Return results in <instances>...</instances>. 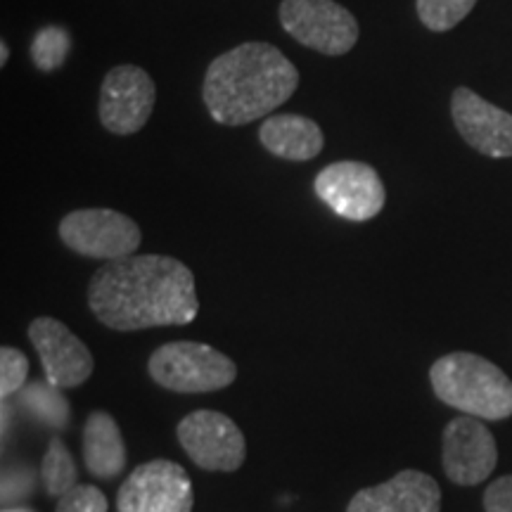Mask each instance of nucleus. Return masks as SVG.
<instances>
[{
	"mask_svg": "<svg viewBox=\"0 0 512 512\" xmlns=\"http://www.w3.org/2000/svg\"><path fill=\"white\" fill-rule=\"evenodd\" d=\"M41 477H43V486H46L48 496L53 498H62L64 494L76 486V465L72 460V453L69 448L62 444V439H53L46 448V456H43L41 463Z\"/></svg>",
	"mask_w": 512,
	"mask_h": 512,
	"instance_id": "a211bd4d",
	"label": "nucleus"
},
{
	"mask_svg": "<svg viewBox=\"0 0 512 512\" xmlns=\"http://www.w3.org/2000/svg\"><path fill=\"white\" fill-rule=\"evenodd\" d=\"M19 401L27 411L41 420L43 425L53 427V430H62L69 422V403L62 399L60 389L53 384L31 382L19 392Z\"/></svg>",
	"mask_w": 512,
	"mask_h": 512,
	"instance_id": "f3484780",
	"label": "nucleus"
},
{
	"mask_svg": "<svg viewBox=\"0 0 512 512\" xmlns=\"http://www.w3.org/2000/svg\"><path fill=\"white\" fill-rule=\"evenodd\" d=\"M280 24L294 41L320 55H347L358 41V22L335 0H283Z\"/></svg>",
	"mask_w": 512,
	"mask_h": 512,
	"instance_id": "39448f33",
	"label": "nucleus"
},
{
	"mask_svg": "<svg viewBox=\"0 0 512 512\" xmlns=\"http://www.w3.org/2000/svg\"><path fill=\"white\" fill-rule=\"evenodd\" d=\"M477 0H418V17L430 31H451L470 15Z\"/></svg>",
	"mask_w": 512,
	"mask_h": 512,
	"instance_id": "6ab92c4d",
	"label": "nucleus"
},
{
	"mask_svg": "<svg viewBox=\"0 0 512 512\" xmlns=\"http://www.w3.org/2000/svg\"><path fill=\"white\" fill-rule=\"evenodd\" d=\"M31 489H34V482H31V470L29 472H8V475L3 477L5 501H10V498L27 496Z\"/></svg>",
	"mask_w": 512,
	"mask_h": 512,
	"instance_id": "b1692460",
	"label": "nucleus"
},
{
	"mask_svg": "<svg viewBox=\"0 0 512 512\" xmlns=\"http://www.w3.org/2000/svg\"><path fill=\"white\" fill-rule=\"evenodd\" d=\"M498 463V446L484 420L460 415L444 427L441 465L446 477L458 486L482 484Z\"/></svg>",
	"mask_w": 512,
	"mask_h": 512,
	"instance_id": "9b49d317",
	"label": "nucleus"
},
{
	"mask_svg": "<svg viewBox=\"0 0 512 512\" xmlns=\"http://www.w3.org/2000/svg\"><path fill=\"white\" fill-rule=\"evenodd\" d=\"M55 512H107V496L93 484H76L57 501Z\"/></svg>",
	"mask_w": 512,
	"mask_h": 512,
	"instance_id": "4be33fe9",
	"label": "nucleus"
},
{
	"mask_svg": "<svg viewBox=\"0 0 512 512\" xmlns=\"http://www.w3.org/2000/svg\"><path fill=\"white\" fill-rule=\"evenodd\" d=\"M69 53V34L60 27H48L38 31L34 46H31V57L41 72H55L62 67L64 57Z\"/></svg>",
	"mask_w": 512,
	"mask_h": 512,
	"instance_id": "aec40b11",
	"label": "nucleus"
},
{
	"mask_svg": "<svg viewBox=\"0 0 512 512\" xmlns=\"http://www.w3.org/2000/svg\"><path fill=\"white\" fill-rule=\"evenodd\" d=\"M313 190L335 214L349 221H370L384 209L387 190L370 164L335 162L313 181Z\"/></svg>",
	"mask_w": 512,
	"mask_h": 512,
	"instance_id": "9d476101",
	"label": "nucleus"
},
{
	"mask_svg": "<svg viewBox=\"0 0 512 512\" xmlns=\"http://www.w3.org/2000/svg\"><path fill=\"white\" fill-rule=\"evenodd\" d=\"M437 399L479 420H508L512 415V380L489 358L453 351L430 368Z\"/></svg>",
	"mask_w": 512,
	"mask_h": 512,
	"instance_id": "7ed1b4c3",
	"label": "nucleus"
},
{
	"mask_svg": "<svg viewBox=\"0 0 512 512\" xmlns=\"http://www.w3.org/2000/svg\"><path fill=\"white\" fill-rule=\"evenodd\" d=\"M157 102L152 76L136 64H119L105 74L100 88L98 117L114 136H133L143 131Z\"/></svg>",
	"mask_w": 512,
	"mask_h": 512,
	"instance_id": "6e6552de",
	"label": "nucleus"
},
{
	"mask_svg": "<svg viewBox=\"0 0 512 512\" xmlns=\"http://www.w3.org/2000/svg\"><path fill=\"white\" fill-rule=\"evenodd\" d=\"M83 463L98 479H114L126 467V444L117 420L105 411H93L83 425Z\"/></svg>",
	"mask_w": 512,
	"mask_h": 512,
	"instance_id": "dca6fc26",
	"label": "nucleus"
},
{
	"mask_svg": "<svg viewBox=\"0 0 512 512\" xmlns=\"http://www.w3.org/2000/svg\"><path fill=\"white\" fill-rule=\"evenodd\" d=\"M88 306L105 328L119 332L188 325L200 313L195 275L164 254H131L93 273Z\"/></svg>",
	"mask_w": 512,
	"mask_h": 512,
	"instance_id": "f257e3e1",
	"label": "nucleus"
},
{
	"mask_svg": "<svg viewBox=\"0 0 512 512\" xmlns=\"http://www.w3.org/2000/svg\"><path fill=\"white\" fill-rule=\"evenodd\" d=\"M8 57H10V48H8V43H0V64H3V67H5V64H8Z\"/></svg>",
	"mask_w": 512,
	"mask_h": 512,
	"instance_id": "393cba45",
	"label": "nucleus"
},
{
	"mask_svg": "<svg viewBox=\"0 0 512 512\" xmlns=\"http://www.w3.org/2000/svg\"><path fill=\"white\" fill-rule=\"evenodd\" d=\"M297 86V67L278 48L249 41L209 64L202 98L214 121L245 126L285 105Z\"/></svg>",
	"mask_w": 512,
	"mask_h": 512,
	"instance_id": "f03ea898",
	"label": "nucleus"
},
{
	"mask_svg": "<svg viewBox=\"0 0 512 512\" xmlns=\"http://www.w3.org/2000/svg\"><path fill=\"white\" fill-rule=\"evenodd\" d=\"M451 114L467 145L486 157H512V114L491 105L470 88H456Z\"/></svg>",
	"mask_w": 512,
	"mask_h": 512,
	"instance_id": "ddd939ff",
	"label": "nucleus"
},
{
	"mask_svg": "<svg viewBox=\"0 0 512 512\" xmlns=\"http://www.w3.org/2000/svg\"><path fill=\"white\" fill-rule=\"evenodd\" d=\"M195 494L188 472L174 460L138 465L117 496V512H192Z\"/></svg>",
	"mask_w": 512,
	"mask_h": 512,
	"instance_id": "1a4fd4ad",
	"label": "nucleus"
},
{
	"mask_svg": "<svg viewBox=\"0 0 512 512\" xmlns=\"http://www.w3.org/2000/svg\"><path fill=\"white\" fill-rule=\"evenodd\" d=\"M3 512H34V510H27V508H5Z\"/></svg>",
	"mask_w": 512,
	"mask_h": 512,
	"instance_id": "a878e982",
	"label": "nucleus"
},
{
	"mask_svg": "<svg viewBox=\"0 0 512 512\" xmlns=\"http://www.w3.org/2000/svg\"><path fill=\"white\" fill-rule=\"evenodd\" d=\"M60 240L72 252L100 261L136 254L143 242L140 226L114 209H76L60 221Z\"/></svg>",
	"mask_w": 512,
	"mask_h": 512,
	"instance_id": "423d86ee",
	"label": "nucleus"
},
{
	"mask_svg": "<svg viewBox=\"0 0 512 512\" xmlns=\"http://www.w3.org/2000/svg\"><path fill=\"white\" fill-rule=\"evenodd\" d=\"M486 512H512V475L491 482L484 491Z\"/></svg>",
	"mask_w": 512,
	"mask_h": 512,
	"instance_id": "5701e85b",
	"label": "nucleus"
},
{
	"mask_svg": "<svg viewBox=\"0 0 512 512\" xmlns=\"http://www.w3.org/2000/svg\"><path fill=\"white\" fill-rule=\"evenodd\" d=\"M259 140L268 152L290 162H309L323 150L325 138L316 121L302 114H275L259 128Z\"/></svg>",
	"mask_w": 512,
	"mask_h": 512,
	"instance_id": "2eb2a0df",
	"label": "nucleus"
},
{
	"mask_svg": "<svg viewBox=\"0 0 512 512\" xmlns=\"http://www.w3.org/2000/svg\"><path fill=\"white\" fill-rule=\"evenodd\" d=\"M347 512H441V489L425 472L403 470L389 482L358 491Z\"/></svg>",
	"mask_w": 512,
	"mask_h": 512,
	"instance_id": "4468645a",
	"label": "nucleus"
},
{
	"mask_svg": "<svg viewBox=\"0 0 512 512\" xmlns=\"http://www.w3.org/2000/svg\"><path fill=\"white\" fill-rule=\"evenodd\" d=\"M29 339L41 358L48 384L57 389L81 387L93 375V354L62 320L41 316L31 320Z\"/></svg>",
	"mask_w": 512,
	"mask_h": 512,
	"instance_id": "f8f14e48",
	"label": "nucleus"
},
{
	"mask_svg": "<svg viewBox=\"0 0 512 512\" xmlns=\"http://www.w3.org/2000/svg\"><path fill=\"white\" fill-rule=\"evenodd\" d=\"M29 375V358L15 347L0 349V396L10 399L12 394L22 392Z\"/></svg>",
	"mask_w": 512,
	"mask_h": 512,
	"instance_id": "412c9836",
	"label": "nucleus"
},
{
	"mask_svg": "<svg viewBox=\"0 0 512 512\" xmlns=\"http://www.w3.org/2000/svg\"><path fill=\"white\" fill-rule=\"evenodd\" d=\"M178 444L207 472H238L247 456L245 434L228 415L195 411L178 422Z\"/></svg>",
	"mask_w": 512,
	"mask_h": 512,
	"instance_id": "0eeeda50",
	"label": "nucleus"
},
{
	"mask_svg": "<svg viewBox=\"0 0 512 512\" xmlns=\"http://www.w3.org/2000/svg\"><path fill=\"white\" fill-rule=\"evenodd\" d=\"M147 373L169 392L209 394L230 387L238 377V366L209 344L183 339L162 344L147 361Z\"/></svg>",
	"mask_w": 512,
	"mask_h": 512,
	"instance_id": "20e7f679",
	"label": "nucleus"
}]
</instances>
